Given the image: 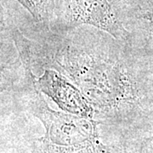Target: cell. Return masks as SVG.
Here are the masks:
<instances>
[{
  "label": "cell",
  "mask_w": 153,
  "mask_h": 153,
  "mask_svg": "<svg viewBox=\"0 0 153 153\" xmlns=\"http://www.w3.org/2000/svg\"><path fill=\"white\" fill-rule=\"evenodd\" d=\"M21 91L29 112L45 130L43 136L31 143L28 153H104L108 150L99 133L102 122L49 107L43 94L27 82Z\"/></svg>",
  "instance_id": "cell-2"
},
{
  "label": "cell",
  "mask_w": 153,
  "mask_h": 153,
  "mask_svg": "<svg viewBox=\"0 0 153 153\" xmlns=\"http://www.w3.org/2000/svg\"><path fill=\"white\" fill-rule=\"evenodd\" d=\"M23 67L24 82L38 90L52 100L62 111L85 118L96 120L95 111L91 103L73 82L60 71L44 67L43 74L36 76L28 60L19 55Z\"/></svg>",
  "instance_id": "cell-4"
},
{
  "label": "cell",
  "mask_w": 153,
  "mask_h": 153,
  "mask_svg": "<svg viewBox=\"0 0 153 153\" xmlns=\"http://www.w3.org/2000/svg\"><path fill=\"white\" fill-rule=\"evenodd\" d=\"M137 130V129H136ZM137 132L139 133V131L137 130ZM139 134L140 135V137L142 138L143 141H144V144H145V148H146V151H151V150H153V138L152 139V141H149V140H147L146 139H145L144 137L139 133Z\"/></svg>",
  "instance_id": "cell-9"
},
{
  "label": "cell",
  "mask_w": 153,
  "mask_h": 153,
  "mask_svg": "<svg viewBox=\"0 0 153 153\" xmlns=\"http://www.w3.org/2000/svg\"><path fill=\"white\" fill-rule=\"evenodd\" d=\"M117 142L110 146L117 153H146L142 138L132 128L122 129Z\"/></svg>",
  "instance_id": "cell-7"
},
{
  "label": "cell",
  "mask_w": 153,
  "mask_h": 153,
  "mask_svg": "<svg viewBox=\"0 0 153 153\" xmlns=\"http://www.w3.org/2000/svg\"><path fill=\"white\" fill-rule=\"evenodd\" d=\"M13 40L18 54L33 67L53 68L73 82L103 125L128 128L149 114L153 94L144 63L108 33L80 27L67 32L44 30L38 40L16 32Z\"/></svg>",
  "instance_id": "cell-1"
},
{
  "label": "cell",
  "mask_w": 153,
  "mask_h": 153,
  "mask_svg": "<svg viewBox=\"0 0 153 153\" xmlns=\"http://www.w3.org/2000/svg\"><path fill=\"white\" fill-rule=\"evenodd\" d=\"M82 26L103 31L126 44L130 37L109 0H58L49 31L67 32Z\"/></svg>",
  "instance_id": "cell-3"
},
{
  "label": "cell",
  "mask_w": 153,
  "mask_h": 153,
  "mask_svg": "<svg viewBox=\"0 0 153 153\" xmlns=\"http://www.w3.org/2000/svg\"><path fill=\"white\" fill-rule=\"evenodd\" d=\"M125 28L130 33L127 46L143 63L153 57V4L138 5L128 11Z\"/></svg>",
  "instance_id": "cell-5"
},
{
  "label": "cell",
  "mask_w": 153,
  "mask_h": 153,
  "mask_svg": "<svg viewBox=\"0 0 153 153\" xmlns=\"http://www.w3.org/2000/svg\"><path fill=\"white\" fill-rule=\"evenodd\" d=\"M144 71H145L146 79L149 82V85L153 93V63L144 64Z\"/></svg>",
  "instance_id": "cell-8"
},
{
  "label": "cell",
  "mask_w": 153,
  "mask_h": 153,
  "mask_svg": "<svg viewBox=\"0 0 153 153\" xmlns=\"http://www.w3.org/2000/svg\"><path fill=\"white\" fill-rule=\"evenodd\" d=\"M33 16L44 30H49L54 22L58 0H16Z\"/></svg>",
  "instance_id": "cell-6"
},
{
  "label": "cell",
  "mask_w": 153,
  "mask_h": 153,
  "mask_svg": "<svg viewBox=\"0 0 153 153\" xmlns=\"http://www.w3.org/2000/svg\"><path fill=\"white\" fill-rule=\"evenodd\" d=\"M104 153H117V152H116L114 150H113L112 148L110 146H108V150H107L106 152H105Z\"/></svg>",
  "instance_id": "cell-10"
}]
</instances>
